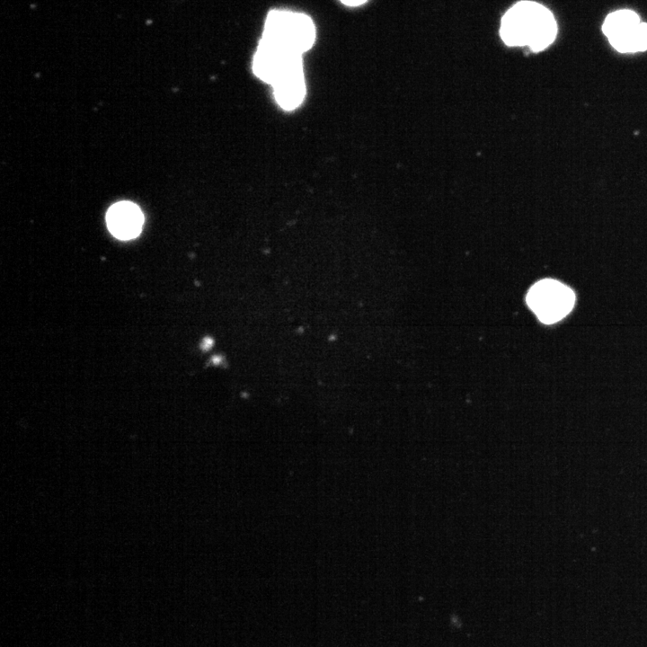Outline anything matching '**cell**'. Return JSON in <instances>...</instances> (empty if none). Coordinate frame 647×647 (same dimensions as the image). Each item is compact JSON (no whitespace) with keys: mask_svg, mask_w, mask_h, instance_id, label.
<instances>
[{"mask_svg":"<svg viewBox=\"0 0 647 647\" xmlns=\"http://www.w3.org/2000/svg\"><path fill=\"white\" fill-rule=\"evenodd\" d=\"M500 34L509 46H528L533 51H541L554 40L557 24L544 5L520 1L503 15Z\"/></svg>","mask_w":647,"mask_h":647,"instance_id":"cell-1","label":"cell"},{"mask_svg":"<svg viewBox=\"0 0 647 647\" xmlns=\"http://www.w3.org/2000/svg\"><path fill=\"white\" fill-rule=\"evenodd\" d=\"M315 26L302 13L271 10L268 13L261 39L288 52L302 55L315 40Z\"/></svg>","mask_w":647,"mask_h":647,"instance_id":"cell-2","label":"cell"},{"mask_svg":"<svg viewBox=\"0 0 647 647\" xmlns=\"http://www.w3.org/2000/svg\"><path fill=\"white\" fill-rule=\"evenodd\" d=\"M527 303L538 319L554 324L567 315L575 302L574 292L554 279L536 282L527 295Z\"/></svg>","mask_w":647,"mask_h":647,"instance_id":"cell-3","label":"cell"},{"mask_svg":"<svg viewBox=\"0 0 647 647\" xmlns=\"http://www.w3.org/2000/svg\"><path fill=\"white\" fill-rule=\"evenodd\" d=\"M602 30L612 47L619 52L630 53L647 49V23L628 9L609 13Z\"/></svg>","mask_w":647,"mask_h":647,"instance_id":"cell-4","label":"cell"},{"mask_svg":"<svg viewBox=\"0 0 647 647\" xmlns=\"http://www.w3.org/2000/svg\"><path fill=\"white\" fill-rule=\"evenodd\" d=\"M300 69H303L302 55L288 52L261 39L253 59V71L257 77L273 84Z\"/></svg>","mask_w":647,"mask_h":647,"instance_id":"cell-5","label":"cell"},{"mask_svg":"<svg viewBox=\"0 0 647 647\" xmlns=\"http://www.w3.org/2000/svg\"><path fill=\"white\" fill-rule=\"evenodd\" d=\"M106 221L110 232L115 237L128 240L138 235L143 226L144 216L136 204L120 201L109 208Z\"/></svg>","mask_w":647,"mask_h":647,"instance_id":"cell-6","label":"cell"},{"mask_svg":"<svg viewBox=\"0 0 647 647\" xmlns=\"http://www.w3.org/2000/svg\"><path fill=\"white\" fill-rule=\"evenodd\" d=\"M272 86L275 99L283 109L297 108L306 94L303 69L289 73L276 81Z\"/></svg>","mask_w":647,"mask_h":647,"instance_id":"cell-7","label":"cell"},{"mask_svg":"<svg viewBox=\"0 0 647 647\" xmlns=\"http://www.w3.org/2000/svg\"><path fill=\"white\" fill-rule=\"evenodd\" d=\"M340 1L348 6H359V5L366 3L368 0H340Z\"/></svg>","mask_w":647,"mask_h":647,"instance_id":"cell-8","label":"cell"}]
</instances>
